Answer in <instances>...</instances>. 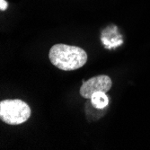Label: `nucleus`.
Wrapping results in <instances>:
<instances>
[{"instance_id": "7ed1b4c3", "label": "nucleus", "mask_w": 150, "mask_h": 150, "mask_svg": "<svg viewBox=\"0 0 150 150\" xmlns=\"http://www.w3.org/2000/svg\"><path fill=\"white\" fill-rule=\"evenodd\" d=\"M112 80L106 75L96 76L83 83L80 88V94L86 99H91L92 95L96 92L107 93L112 88Z\"/></svg>"}, {"instance_id": "20e7f679", "label": "nucleus", "mask_w": 150, "mask_h": 150, "mask_svg": "<svg viewBox=\"0 0 150 150\" xmlns=\"http://www.w3.org/2000/svg\"><path fill=\"white\" fill-rule=\"evenodd\" d=\"M91 103L96 109H103L109 103V98L104 92H96L91 97Z\"/></svg>"}, {"instance_id": "39448f33", "label": "nucleus", "mask_w": 150, "mask_h": 150, "mask_svg": "<svg viewBox=\"0 0 150 150\" xmlns=\"http://www.w3.org/2000/svg\"><path fill=\"white\" fill-rule=\"evenodd\" d=\"M7 7H8V3L6 0H0V10L5 11L7 9Z\"/></svg>"}, {"instance_id": "f03ea898", "label": "nucleus", "mask_w": 150, "mask_h": 150, "mask_svg": "<svg viewBox=\"0 0 150 150\" xmlns=\"http://www.w3.org/2000/svg\"><path fill=\"white\" fill-rule=\"evenodd\" d=\"M31 108L19 99H7L0 103V119L9 125H20L31 116Z\"/></svg>"}, {"instance_id": "f257e3e1", "label": "nucleus", "mask_w": 150, "mask_h": 150, "mask_svg": "<svg viewBox=\"0 0 150 150\" xmlns=\"http://www.w3.org/2000/svg\"><path fill=\"white\" fill-rule=\"evenodd\" d=\"M49 58L50 62L64 71L78 69L87 61V54L80 47L56 44L51 47Z\"/></svg>"}]
</instances>
